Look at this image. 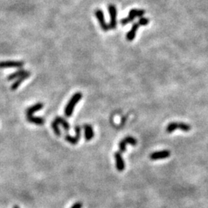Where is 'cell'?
I'll return each mask as SVG.
<instances>
[{"label":"cell","mask_w":208,"mask_h":208,"mask_svg":"<svg viewBox=\"0 0 208 208\" xmlns=\"http://www.w3.org/2000/svg\"><path fill=\"white\" fill-rule=\"evenodd\" d=\"M82 97H83V94H81V93H79V92L76 93V94L71 97V99L70 100V101L68 102L67 106L65 107L64 109V113L65 115H66V117H70L72 116L73 113V110L76 105L80 101V100L82 99Z\"/></svg>","instance_id":"1"},{"label":"cell","mask_w":208,"mask_h":208,"mask_svg":"<svg viewBox=\"0 0 208 208\" xmlns=\"http://www.w3.org/2000/svg\"><path fill=\"white\" fill-rule=\"evenodd\" d=\"M146 13V11L144 9H131L129 11V15H128L127 17L126 18L122 19L120 20V22L123 25H125L126 24H129V22H133L136 17H143L144 14Z\"/></svg>","instance_id":"2"},{"label":"cell","mask_w":208,"mask_h":208,"mask_svg":"<svg viewBox=\"0 0 208 208\" xmlns=\"http://www.w3.org/2000/svg\"><path fill=\"white\" fill-rule=\"evenodd\" d=\"M180 129L184 132H188L191 129V126L189 124L184 123H177V122H172L171 123H169L167 126L166 131L167 133H171L174 132L176 129Z\"/></svg>","instance_id":"3"},{"label":"cell","mask_w":208,"mask_h":208,"mask_svg":"<svg viewBox=\"0 0 208 208\" xmlns=\"http://www.w3.org/2000/svg\"><path fill=\"white\" fill-rule=\"evenodd\" d=\"M108 11H109V16H110V22H109V28L110 29H115L117 28V7L113 4H109L108 5Z\"/></svg>","instance_id":"4"},{"label":"cell","mask_w":208,"mask_h":208,"mask_svg":"<svg viewBox=\"0 0 208 208\" xmlns=\"http://www.w3.org/2000/svg\"><path fill=\"white\" fill-rule=\"evenodd\" d=\"M95 13V16L96 17H97V20H98V22H99L101 29H102L104 32H107V31H109V29H110V28H109V25H108V24L106 22V21H105L103 12L101 9H96L95 13Z\"/></svg>","instance_id":"5"},{"label":"cell","mask_w":208,"mask_h":208,"mask_svg":"<svg viewBox=\"0 0 208 208\" xmlns=\"http://www.w3.org/2000/svg\"><path fill=\"white\" fill-rule=\"evenodd\" d=\"M23 61H13V60H9V61H2L0 62V69H9V68H18L22 69L23 67Z\"/></svg>","instance_id":"6"},{"label":"cell","mask_w":208,"mask_h":208,"mask_svg":"<svg viewBox=\"0 0 208 208\" xmlns=\"http://www.w3.org/2000/svg\"><path fill=\"white\" fill-rule=\"evenodd\" d=\"M137 144V140L132 136H126L124 139H123L119 143V149L120 152H125L126 149V145L131 144V145L135 146Z\"/></svg>","instance_id":"7"},{"label":"cell","mask_w":208,"mask_h":208,"mask_svg":"<svg viewBox=\"0 0 208 208\" xmlns=\"http://www.w3.org/2000/svg\"><path fill=\"white\" fill-rule=\"evenodd\" d=\"M76 131V136H71L70 135L67 134L65 136V139L68 143L73 144V145H76L79 143V140L80 139L81 136V127L79 126H76L75 127Z\"/></svg>","instance_id":"8"},{"label":"cell","mask_w":208,"mask_h":208,"mask_svg":"<svg viewBox=\"0 0 208 208\" xmlns=\"http://www.w3.org/2000/svg\"><path fill=\"white\" fill-rule=\"evenodd\" d=\"M171 156V152L167 150L160 151H156V152L152 153L150 155V158L152 160H162V159H166V158L169 157Z\"/></svg>","instance_id":"9"},{"label":"cell","mask_w":208,"mask_h":208,"mask_svg":"<svg viewBox=\"0 0 208 208\" xmlns=\"http://www.w3.org/2000/svg\"><path fill=\"white\" fill-rule=\"evenodd\" d=\"M114 156L115 159H116V167H117V171L122 172L125 169V163H124V160L123 159L121 153L117 151L114 153Z\"/></svg>","instance_id":"10"},{"label":"cell","mask_w":208,"mask_h":208,"mask_svg":"<svg viewBox=\"0 0 208 208\" xmlns=\"http://www.w3.org/2000/svg\"><path fill=\"white\" fill-rule=\"evenodd\" d=\"M141 26V24H140V22H136L135 23L133 24L132 27H131V29L127 32L126 34V40H129V41H132L135 39V36H136V32H137V29Z\"/></svg>","instance_id":"11"},{"label":"cell","mask_w":208,"mask_h":208,"mask_svg":"<svg viewBox=\"0 0 208 208\" xmlns=\"http://www.w3.org/2000/svg\"><path fill=\"white\" fill-rule=\"evenodd\" d=\"M30 76H31V73L29 72V71H28L25 75H23L22 76H21V77L18 78V79H16V80H15L14 83H13V85L11 86V90H17V89L19 88V86L22 83H23L25 79H28Z\"/></svg>","instance_id":"12"},{"label":"cell","mask_w":208,"mask_h":208,"mask_svg":"<svg viewBox=\"0 0 208 208\" xmlns=\"http://www.w3.org/2000/svg\"><path fill=\"white\" fill-rule=\"evenodd\" d=\"M43 106H44V105H43V103H37L31 106L30 107L27 108L26 110H25L26 117L27 116H32L36 112L40 111V109H43Z\"/></svg>","instance_id":"13"},{"label":"cell","mask_w":208,"mask_h":208,"mask_svg":"<svg viewBox=\"0 0 208 208\" xmlns=\"http://www.w3.org/2000/svg\"><path fill=\"white\" fill-rule=\"evenodd\" d=\"M83 129L85 131V139H86V141H90L94 138V132L92 126L90 124H84Z\"/></svg>","instance_id":"14"},{"label":"cell","mask_w":208,"mask_h":208,"mask_svg":"<svg viewBox=\"0 0 208 208\" xmlns=\"http://www.w3.org/2000/svg\"><path fill=\"white\" fill-rule=\"evenodd\" d=\"M27 72H28L27 70H23V69H20V70H17L16 72L13 73L12 74H10V75H9L7 77V79L9 81H11V80H13V79H18V78L21 77V76H22L23 75H25Z\"/></svg>","instance_id":"15"},{"label":"cell","mask_w":208,"mask_h":208,"mask_svg":"<svg viewBox=\"0 0 208 208\" xmlns=\"http://www.w3.org/2000/svg\"><path fill=\"white\" fill-rule=\"evenodd\" d=\"M26 119L29 123L36 124V125H43L44 122H45L44 119L42 118V117H34V116H27Z\"/></svg>","instance_id":"16"},{"label":"cell","mask_w":208,"mask_h":208,"mask_svg":"<svg viewBox=\"0 0 208 208\" xmlns=\"http://www.w3.org/2000/svg\"><path fill=\"white\" fill-rule=\"evenodd\" d=\"M55 120H56V122H57L59 125H61L62 126H63V129H64L65 130L67 131V132L70 130V124H69L67 120H65V119H63V117H56V119H55Z\"/></svg>","instance_id":"17"},{"label":"cell","mask_w":208,"mask_h":208,"mask_svg":"<svg viewBox=\"0 0 208 208\" xmlns=\"http://www.w3.org/2000/svg\"><path fill=\"white\" fill-rule=\"evenodd\" d=\"M59 124L56 122V120L52 121V123H51V126H52V129H53L54 133H55V134L57 136H61V131H60V129H59Z\"/></svg>","instance_id":"18"},{"label":"cell","mask_w":208,"mask_h":208,"mask_svg":"<svg viewBox=\"0 0 208 208\" xmlns=\"http://www.w3.org/2000/svg\"><path fill=\"white\" fill-rule=\"evenodd\" d=\"M139 22H140V24H141V25H147L148 24H149V19L146 18V17H140V19H139Z\"/></svg>","instance_id":"19"},{"label":"cell","mask_w":208,"mask_h":208,"mask_svg":"<svg viewBox=\"0 0 208 208\" xmlns=\"http://www.w3.org/2000/svg\"><path fill=\"white\" fill-rule=\"evenodd\" d=\"M82 207H83V204L81 203V202H76L70 208H82Z\"/></svg>","instance_id":"20"},{"label":"cell","mask_w":208,"mask_h":208,"mask_svg":"<svg viewBox=\"0 0 208 208\" xmlns=\"http://www.w3.org/2000/svg\"><path fill=\"white\" fill-rule=\"evenodd\" d=\"M13 208H19V207H18V206H14V207H13Z\"/></svg>","instance_id":"21"}]
</instances>
